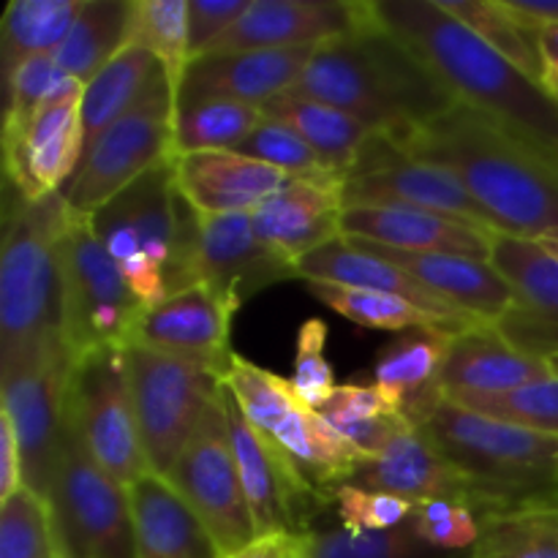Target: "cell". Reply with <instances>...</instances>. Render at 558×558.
<instances>
[{
    "label": "cell",
    "instance_id": "obj_1",
    "mask_svg": "<svg viewBox=\"0 0 558 558\" xmlns=\"http://www.w3.org/2000/svg\"><path fill=\"white\" fill-rule=\"evenodd\" d=\"M409 156L450 169L496 232L539 240L558 232V156L458 101L396 140Z\"/></svg>",
    "mask_w": 558,
    "mask_h": 558
},
{
    "label": "cell",
    "instance_id": "obj_2",
    "mask_svg": "<svg viewBox=\"0 0 558 558\" xmlns=\"http://www.w3.org/2000/svg\"><path fill=\"white\" fill-rule=\"evenodd\" d=\"M294 93L332 104L392 140L458 104L434 69L381 25L371 0L365 20L352 33L316 47Z\"/></svg>",
    "mask_w": 558,
    "mask_h": 558
},
{
    "label": "cell",
    "instance_id": "obj_3",
    "mask_svg": "<svg viewBox=\"0 0 558 558\" xmlns=\"http://www.w3.org/2000/svg\"><path fill=\"white\" fill-rule=\"evenodd\" d=\"M376 16L434 69L466 107L558 156V104L436 0H371Z\"/></svg>",
    "mask_w": 558,
    "mask_h": 558
},
{
    "label": "cell",
    "instance_id": "obj_4",
    "mask_svg": "<svg viewBox=\"0 0 558 558\" xmlns=\"http://www.w3.org/2000/svg\"><path fill=\"white\" fill-rule=\"evenodd\" d=\"M412 425L466 480L480 518L558 499V436L485 417L445 396Z\"/></svg>",
    "mask_w": 558,
    "mask_h": 558
},
{
    "label": "cell",
    "instance_id": "obj_5",
    "mask_svg": "<svg viewBox=\"0 0 558 558\" xmlns=\"http://www.w3.org/2000/svg\"><path fill=\"white\" fill-rule=\"evenodd\" d=\"M90 223L145 311L196 287L199 213L180 194L172 161L142 174L90 216Z\"/></svg>",
    "mask_w": 558,
    "mask_h": 558
},
{
    "label": "cell",
    "instance_id": "obj_6",
    "mask_svg": "<svg viewBox=\"0 0 558 558\" xmlns=\"http://www.w3.org/2000/svg\"><path fill=\"white\" fill-rule=\"evenodd\" d=\"M69 223L63 194L25 202L9 189L0 256V357L63 332L60 238Z\"/></svg>",
    "mask_w": 558,
    "mask_h": 558
},
{
    "label": "cell",
    "instance_id": "obj_7",
    "mask_svg": "<svg viewBox=\"0 0 558 558\" xmlns=\"http://www.w3.org/2000/svg\"><path fill=\"white\" fill-rule=\"evenodd\" d=\"M223 381L234 392L256 434L276 445L314 488L336 499V490L352 483L365 461L314 407L294 392L292 379H283L234 354Z\"/></svg>",
    "mask_w": 558,
    "mask_h": 558
},
{
    "label": "cell",
    "instance_id": "obj_8",
    "mask_svg": "<svg viewBox=\"0 0 558 558\" xmlns=\"http://www.w3.org/2000/svg\"><path fill=\"white\" fill-rule=\"evenodd\" d=\"M74 363L63 332L44 336L9 357H0V412L9 417L20 441L25 488L44 505L52 490L60 439L69 417Z\"/></svg>",
    "mask_w": 558,
    "mask_h": 558
},
{
    "label": "cell",
    "instance_id": "obj_9",
    "mask_svg": "<svg viewBox=\"0 0 558 558\" xmlns=\"http://www.w3.org/2000/svg\"><path fill=\"white\" fill-rule=\"evenodd\" d=\"M47 507L58 558H140L129 488L93 461L69 417Z\"/></svg>",
    "mask_w": 558,
    "mask_h": 558
},
{
    "label": "cell",
    "instance_id": "obj_10",
    "mask_svg": "<svg viewBox=\"0 0 558 558\" xmlns=\"http://www.w3.org/2000/svg\"><path fill=\"white\" fill-rule=\"evenodd\" d=\"M63 267V341L71 354L125 349L142 316V303L93 232L90 218L74 216L60 238Z\"/></svg>",
    "mask_w": 558,
    "mask_h": 558
},
{
    "label": "cell",
    "instance_id": "obj_11",
    "mask_svg": "<svg viewBox=\"0 0 558 558\" xmlns=\"http://www.w3.org/2000/svg\"><path fill=\"white\" fill-rule=\"evenodd\" d=\"M123 360L147 463L153 474L167 477L205 414L218 401L223 379L202 365L142 343H129Z\"/></svg>",
    "mask_w": 558,
    "mask_h": 558
},
{
    "label": "cell",
    "instance_id": "obj_12",
    "mask_svg": "<svg viewBox=\"0 0 558 558\" xmlns=\"http://www.w3.org/2000/svg\"><path fill=\"white\" fill-rule=\"evenodd\" d=\"M174 158V87L161 80L82 156L60 194L74 216H96L142 174Z\"/></svg>",
    "mask_w": 558,
    "mask_h": 558
},
{
    "label": "cell",
    "instance_id": "obj_13",
    "mask_svg": "<svg viewBox=\"0 0 558 558\" xmlns=\"http://www.w3.org/2000/svg\"><path fill=\"white\" fill-rule=\"evenodd\" d=\"M69 420L93 461L123 488L153 474L131 401L123 349L76 357L69 387Z\"/></svg>",
    "mask_w": 558,
    "mask_h": 558
},
{
    "label": "cell",
    "instance_id": "obj_14",
    "mask_svg": "<svg viewBox=\"0 0 558 558\" xmlns=\"http://www.w3.org/2000/svg\"><path fill=\"white\" fill-rule=\"evenodd\" d=\"M221 403L227 414L234 466H238L259 539L281 537V534L305 537L314 532L316 521L330 507H336V499L314 488L276 445L256 434L227 381H221Z\"/></svg>",
    "mask_w": 558,
    "mask_h": 558
},
{
    "label": "cell",
    "instance_id": "obj_15",
    "mask_svg": "<svg viewBox=\"0 0 558 558\" xmlns=\"http://www.w3.org/2000/svg\"><path fill=\"white\" fill-rule=\"evenodd\" d=\"M167 480L205 523L223 558L243 554L259 539L234 466L221 392L174 466L169 469Z\"/></svg>",
    "mask_w": 558,
    "mask_h": 558
},
{
    "label": "cell",
    "instance_id": "obj_16",
    "mask_svg": "<svg viewBox=\"0 0 558 558\" xmlns=\"http://www.w3.org/2000/svg\"><path fill=\"white\" fill-rule=\"evenodd\" d=\"M343 205L420 207L494 229L483 207L450 169L409 156L387 134H371L363 145L357 161L343 178Z\"/></svg>",
    "mask_w": 558,
    "mask_h": 558
},
{
    "label": "cell",
    "instance_id": "obj_17",
    "mask_svg": "<svg viewBox=\"0 0 558 558\" xmlns=\"http://www.w3.org/2000/svg\"><path fill=\"white\" fill-rule=\"evenodd\" d=\"M82 93L85 85L74 80L25 125L3 131L5 180L25 202L60 194L80 169L85 156Z\"/></svg>",
    "mask_w": 558,
    "mask_h": 558
},
{
    "label": "cell",
    "instance_id": "obj_18",
    "mask_svg": "<svg viewBox=\"0 0 558 558\" xmlns=\"http://www.w3.org/2000/svg\"><path fill=\"white\" fill-rule=\"evenodd\" d=\"M232 319V305L207 283H196L142 311L131 343L202 365L223 379L234 360L229 347Z\"/></svg>",
    "mask_w": 558,
    "mask_h": 558
},
{
    "label": "cell",
    "instance_id": "obj_19",
    "mask_svg": "<svg viewBox=\"0 0 558 558\" xmlns=\"http://www.w3.org/2000/svg\"><path fill=\"white\" fill-rule=\"evenodd\" d=\"M289 278H298L294 265L256 238L251 213L199 216L194 283L216 289L234 314L262 289Z\"/></svg>",
    "mask_w": 558,
    "mask_h": 558
},
{
    "label": "cell",
    "instance_id": "obj_20",
    "mask_svg": "<svg viewBox=\"0 0 558 558\" xmlns=\"http://www.w3.org/2000/svg\"><path fill=\"white\" fill-rule=\"evenodd\" d=\"M314 52L316 47L199 54L185 65L174 104L221 98L265 107L272 98L294 90Z\"/></svg>",
    "mask_w": 558,
    "mask_h": 558
},
{
    "label": "cell",
    "instance_id": "obj_21",
    "mask_svg": "<svg viewBox=\"0 0 558 558\" xmlns=\"http://www.w3.org/2000/svg\"><path fill=\"white\" fill-rule=\"evenodd\" d=\"M365 11L368 0H251L210 52L322 47L352 33Z\"/></svg>",
    "mask_w": 558,
    "mask_h": 558
},
{
    "label": "cell",
    "instance_id": "obj_22",
    "mask_svg": "<svg viewBox=\"0 0 558 558\" xmlns=\"http://www.w3.org/2000/svg\"><path fill=\"white\" fill-rule=\"evenodd\" d=\"M494 229L403 205H343L341 238L365 240L398 251H430L490 259Z\"/></svg>",
    "mask_w": 558,
    "mask_h": 558
},
{
    "label": "cell",
    "instance_id": "obj_23",
    "mask_svg": "<svg viewBox=\"0 0 558 558\" xmlns=\"http://www.w3.org/2000/svg\"><path fill=\"white\" fill-rule=\"evenodd\" d=\"M343 180L289 178L254 213V232L262 243L298 265L311 251L341 238Z\"/></svg>",
    "mask_w": 558,
    "mask_h": 558
},
{
    "label": "cell",
    "instance_id": "obj_24",
    "mask_svg": "<svg viewBox=\"0 0 558 558\" xmlns=\"http://www.w3.org/2000/svg\"><path fill=\"white\" fill-rule=\"evenodd\" d=\"M352 243L401 267L428 292L474 319L496 325L515 305V292L488 259L461 254H430V251H398L365 243V240H352Z\"/></svg>",
    "mask_w": 558,
    "mask_h": 558
},
{
    "label": "cell",
    "instance_id": "obj_25",
    "mask_svg": "<svg viewBox=\"0 0 558 558\" xmlns=\"http://www.w3.org/2000/svg\"><path fill=\"white\" fill-rule=\"evenodd\" d=\"M174 183L199 216L254 213L289 180L281 169L238 150L185 153L172 158Z\"/></svg>",
    "mask_w": 558,
    "mask_h": 558
},
{
    "label": "cell",
    "instance_id": "obj_26",
    "mask_svg": "<svg viewBox=\"0 0 558 558\" xmlns=\"http://www.w3.org/2000/svg\"><path fill=\"white\" fill-rule=\"evenodd\" d=\"M550 374L554 371L545 360L529 357L512 347L494 322H480L450 341L439 390L450 401L501 396Z\"/></svg>",
    "mask_w": 558,
    "mask_h": 558
},
{
    "label": "cell",
    "instance_id": "obj_27",
    "mask_svg": "<svg viewBox=\"0 0 558 558\" xmlns=\"http://www.w3.org/2000/svg\"><path fill=\"white\" fill-rule=\"evenodd\" d=\"M349 485L401 496L412 505L447 499L474 510V496L466 480L447 463V458L414 425L403 430L401 436H396L385 452L365 461Z\"/></svg>",
    "mask_w": 558,
    "mask_h": 558
},
{
    "label": "cell",
    "instance_id": "obj_28",
    "mask_svg": "<svg viewBox=\"0 0 558 558\" xmlns=\"http://www.w3.org/2000/svg\"><path fill=\"white\" fill-rule=\"evenodd\" d=\"M300 281H316V283H332V287H349V289H365V292H387L396 298L409 300L417 308L430 311L445 319H474V316L463 314V311L452 308L441 298L414 281L409 272L401 267L390 265L381 256L371 254V251L360 248L352 240L336 238L322 248L311 251L308 256L294 265ZM483 322V319H480Z\"/></svg>",
    "mask_w": 558,
    "mask_h": 558
},
{
    "label": "cell",
    "instance_id": "obj_29",
    "mask_svg": "<svg viewBox=\"0 0 558 558\" xmlns=\"http://www.w3.org/2000/svg\"><path fill=\"white\" fill-rule=\"evenodd\" d=\"M129 501L140 554L153 558H223L205 523L161 474H147L131 485Z\"/></svg>",
    "mask_w": 558,
    "mask_h": 558
},
{
    "label": "cell",
    "instance_id": "obj_30",
    "mask_svg": "<svg viewBox=\"0 0 558 558\" xmlns=\"http://www.w3.org/2000/svg\"><path fill=\"white\" fill-rule=\"evenodd\" d=\"M456 336L445 327H409L381 347L374 363V381L401 407L409 423L441 398V368Z\"/></svg>",
    "mask_w": 558,
    "mask_h": 558
},
{
    "label": "cell",
    "instance_id": "obj_31",
    "mask_svg": "<svg viewBox=\"0 0 558 558\" xmlns=\"http://www.w3.org/2000/svg\"><path fill=\"white\" fill-rule=\"evenodd\" d=\"M167 80V69L147 49L129 47L109 60L82 93V129L85 150L125 112L136 107L153 87Z\"/></svg>",
    "mask_w": 558,
    "mask_h": 558
},
{
    "label": "cell",
    "instance_id": "obj_32",
    "mask_svg": "<svg viewBox=\"0 0 558 558\" xmlns=\"http://www.w3.org/2000/svg\"><path fill=\"white\" fill-rule=\"evenodd\" d=\"M262 109H265L267 118L281 120L289 129L298 131V134L319 153L322 161H325L332 172L341 174V178H347L349 169L357 161L363 145L368 142V136L374 134L368 125H363L357 118L343 112V109L294 90L272 98V101L265 104Z\"/></svg>",
    "mask_w": 558,
    "mask_h": 558
},
{
    "label": "cell",
    "instance_id": "obj_33",
    "mask_svg": "<svg viewBox=\"0 0 558 558\" xmlns=\"http://www.w3.org/2000/svg\"><path fill=\"white\" fill-rule=\"evenodd\" d=\"M319 414L360 452L363 461L385 452L396 436L412 428L401 407L376 381L338 385Z\"/></svg>",
    "mask_w": 558,
    "mask_h": 558
},
{
    "label": "cell",
    "instance_id": "obj_34",
    "mask_svg": "<svg viewBox=\"0 0 558 558\" xmlns=\"http://www.w3.org/2000/svg\"><path fill=\"white\" fill-rule=\"evenodd\" d=\"M134 0H85L65 41L52 60L65 76L87 82L129 47Z\"/></svg>",
    "mask_w": 558,
    "mask_h": 558
},
{
    "label": "cell",
    "instance_id": "obj_35",
    "mask_svg": "<svg viewBox=\"0 0 558 558\" xmlns=\"http://www.w3.org/2000/svg\"><path fill=\"white\" fill-rule=\"evenodd\" d=\"M85 0H11L0 20L5 74L41 54H54L74 27Z\"/></svg>",
    "mask_w": 558,
    "mask_h": 558
},
{
    "label": "cell",
    "instance_id": "obj_36",
    "mask_svg": "<svg viewBox=\"0 0 558 558\" xmlns=\"http://www.w3.org/2000/svg\"><path fill=\"white\" fill-rule=\"evenodd\" d=\"M488 262L507 278L521 308L558 327V259L539 240L496 234Z\"/></svg>",
    "mask_w": 558,
    "mask_h": 558
},
{
    "label": "cell",
    "instance_id": "obj_37",
    "mask_svg": "<svg viewBox=\"0 0 558 558\" xmlns=\"http://www.w3.org/2000/svg\"><path fill=\"white\" fill-rule=\"evenodd\" d=\"M308 294H314L319 303L336 311L343 319L354 322L368 330H390L403 332L409 327H445V330L463 332L469 327L480 325V319H445L430 311L417 308L409 300L396 298L387 292H365V289H349V287H332V283H316L305 281Z\"/></svg>",
    "mask_w": 558,
    "mask_h": 558
},
{
    "label": "cell",
    "instance_id": "obj_38",
    "mask_svg": "<svg viewBox=\"0 0 558 558\" xmlns=\"http://www.w3.org/2000/svg\"><path fill=\"white\" fill-rule=\"evenodd\" d=\"M436 5L456 16L474 36L483 38L490 49L505 54L512 65H518L539 85L543 63H539L537 27L510 11L505 0H436Z\"/></svg>",
    "mask_w": 558,
    "mask_h": 558
},
{
    "label": "cell",
    "instance_id": "obj_39",
    "mask_svg": "<svg viewBox=\"0 0 558 558\" xmlns=\"http://www.w3.org/2000/svg\"><path fill=\"white\" fill-rule=\"evenodd\" d=\"M265 120V109L240 101L174 104V156L205 150H238L256 125Z\"/></svg>",
    "mask_w": 558,
    "mask_h": 558
},
{
    "label": "cell",
    "instance_id": "obj_40",
    "mask_svg": "<svg viewBox=\"0 0 558 558\" xmlns=\"http://www.w3.org/2000/svg\"><path fill=\"white\" fill-rule=\"evenodd\" d=\"M483 534L472 558H558V510L554 505L480 518Z\"/></svg>",
    "mask_w": 558,
    "mask_h": 558
},
{
    "label": "cell",
    "instance_id": "obj_41",
    "mask_svg": "<svg viewBox=\"0 0 558 558\" xmlns=\"http://www.w3.org/2000/svg\"><path fill=\"white\" fill-rule=\"evenodd\" d=\"M305 558H472L434 548L414 532L412 521L390 532L354 534L347 529H314L303 537Z\"/></svg>",
    "mask_w": 558,
    "mask_h": 558
},
{
    "label": "cell",
    "instance_id": "obj_42",
    "mask_svg": "<svg viewBox=\"0 0 558 558\" xmlns=\"http://www.w3.org/2000/svg\"><path fill=\"white\" fill-rule=\"evenodd\" d=\"M129 44L156 54L178 90L185 65L191 63L189 0H134Z\"/></svg>",
    "mask_w": 558,
    "mask_h": 558
},
{
    "label": "cell",
    "instance_id": "obj_43",
    "mask_svg": "<svg viewBox=\"0 0 558 558\" xmlns=\"http://www.w3.org/2000/svg\"><path fill=\"white\" fill-rule=\"evenodd\" d=\"M461 407L485 417L501 420V423L521 425V428L537 430V434L558 436V376L550 374L545 379L529 381L501 396H477L461 398Z\"/></svg>",
    "mask_w": 558,
    "mask_h": 558
},
{
    "label": "cell",
    "instance_id": "obj_44",
    "mask_svg": "<svg viewBox=\"0 0 558 558\" xmlns=\"http://www.w3.org/2000/svg\"><path fill=\"white\" fill-rule=\"evenodd\" d=\"M238 153L243 156L256 158L262 163H270V167L281 169L289 178H303V180H330L341 174L332 172L325 161H322L319 153L303 140L294 129H289L281 120L267 118L262 120L254 129V134L238 147Z\"/></svg>",
    "mask_w": 558,
    "mask_h": 558
},
{
    "label": "cell",
    "instance_id": "obj_45",
    "mask_svg": "<svg viewBox=\"0 0 558 558\" xmlns=\"http://www.w3.org/2000/svg\"><path fill=\"white\" fill-rule=\"evenodd\" d=\"M0 558H58L49 507L33 490L0 505Z\"/></svg>",
    "mask_w": 558,
    "mask_h": 558
},
{
    "label": "cell",
    "instance_id": "obj_46",
    "mask_svg": "<svg viewBox=\"0 0 558 558\" xmlns=\"http://www.w3.org/2000/svg\"><path fill=\"white\" fill-rule=\"evenodd\" d=\"M5 82H9V101H5L3 131H11L25 125L38 109L54 101L74 80L54 65L52 54H41V58H31L16 65L11 74H5Z\"/></svg>",
    "mask_w": 558,
    "mask_h": 558
},
{
    "label": "cell",
    "instance_id": "obj_47",
    "mask_svg": "<svg viewBox=\"0 0 558 558\" xmlns=\"http://www.w3.org/2000/svg\"><path fill=\"white\" fill-rule=\"evenodd\" d=\"M412 526L420 537L434 548L447 554H466L474 550L483 534V521L466 505L447 499H430L414 505Z\"/></svg>",
    "mask_w": 558,
    "mask_h": 558
},
{
    "label": "cell",
    "instance_id": "obj_48",
    "mask_svg": "<svg viewBox=\"0 0 558 558\" xmlns=\"http://www.w3.org/2000/svg\"><path fill=\"white\" fill-rule=\"evenodd\" d=\"M336 510L341 518V526L354 534L368 532H390L412 521L414 505L392 494L357 488V485H343L336 490Z\"/></svg>",
    "mask_w": 558,
    "mask_h": 558
},
{
    "label": "cell",
    "instance_id": "obj_49",
    "mask_svg": "<svg viewBox=\"0 0 558 558\" xmlns=\"http://www.w3.org/2000/svg\"><path fill=\"white\" fill-rule=\"evenodd\" d=\"M327 325L319 316H311L298 330V352H294V376L292 387L308 407L319 412L330 396L336 392V374L325 360Z\"/></svg>",
    "mask_w": 558,
    "mask_h": 558
},
{
    "label": "cell",
    "instance_id": "obj_50",
    "mask_svg": "<svg viewBox=\"0 0 558 558\" xmlns=\"http://www.w3.org/2000/svg\"><path fill=\"white\" fill-rule=\"evenodd\" d=\"M251 0H189V49L191 60L210 52L213 44L227 36L243 16Z\"/></svg>",
    "mask_w": 558,
    "mask_h": 558
},
{
    "label": "cell",
    "instance_id": "obj_51",
    "mask_svg": "<svg viewBox=\"0 0 558 558\" xmlns=\"http://www.w3.org/2000/svg\"><path fill=\"white\" fill-rule=\"evenodd\" d=\"M25 488V469H22V450L16 441L9 417L0 412V505Z\"/></svg>",
    "mask_w": 558,
    "mask_h": 558
},
{
    "label": "cell",
    "instance_id": "obj_52",
    "mask_svg": "<svg viewBox=\"0 0 558 558\" xmlns=\"http://www.w3.org/2000/svg\"><path fill=\"white\" fill-rule=\"evenodd\" d=\"M537 44H539V63H543V90L558 104V22L556 25H539L537 27Z\"/></svg>",
    "mask_w": 558,
    "mask_h": 558
},
{
    "label": "cell",
    "instance_id": "obj_53",
    "mask_svg": "<svg viewBox=\"0 0 558 558\" xmlns=\"http://www.w3.org/2000/svg\"><path fill=\"white\" fill-rule=\"evenodd\" d=\"M234 558H305V543L303 537H289V534L262 537Z\"/></svg>",
    "mask_w": 558,
    "mask_h": 558
},
{
    "label": "cell",
    "instance_id": "obj_54",
    "mask_svg": "<svg viewBox=\"0 0 558 558\" xmlns=\"http://www.w3.org/2000/svg\"><path fill=\"white\" fill-rule=\"evenodd\" d=\"M505 3L534 27L556 25L558 22V0H505Z\"/></svg>",
    "mask_w": 558,
    "mask_h": 558
},
{
    "label": "cell",
    "instance_id": "obj_55",
    "mask_svg": "<svg viewBox=\"0 0 558 558\" xmlns=\"http://www.w3.org/2000/svg\"><path fill=\"white\" fill-rule=\"evenodd\" d=\"M539 243H543V248L550 251V254H554L558 259V232L545 234V238H539Z\"/></svg>",
    "mask_w": 558,
    "mask_h": 558
},
{
    "label": "cell",
    "instance_id": "obj_56",
    "mask_svg": "<svg viewBox=\"0 0 558 558\" xmlns=\"http://www.w3.org/2000/svg\"><path fill=\"white\" fill-rule=\"evenodd\" d=\"M548 365H550V371H554V374L558 376V357H550Z\"/></svg>",
    "mask_w": 558,
    "mask_h": 558
},
{
    "label": "cell",
    "instance_id": "obj_57",
    "mask_svg": "<svg viewBox=\"0 0 558 558\" xmlns=\"http://www.w3.org/2000/svg\"><path fill=\"white\" fill-rule=\"evenodd\" d=\"M556 510H558V499H556Z\"/></svg>",
    "mask_w": 558,
    "mask_h": 558
}]
</instances>
